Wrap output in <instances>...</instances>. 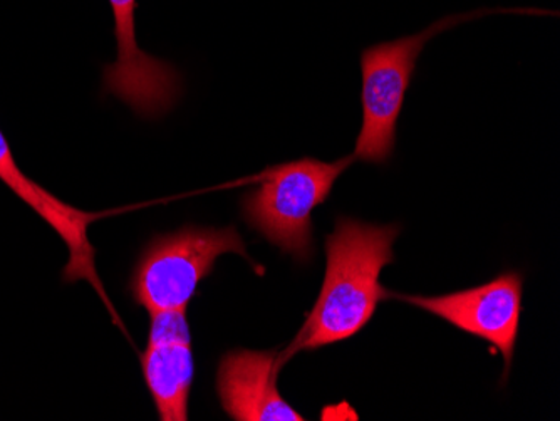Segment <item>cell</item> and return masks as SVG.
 I'll return each mask as SVG.
<instances>
[{"label":"cell","instance_id":"6da1fadb","mask_svg":"<svg viewBox=\"0 0 560 421\" xmlns=\"http://www.w3.org/2000/svg\"><path fill=\"white\" fill-rule=\"evenodd\" d=\"M399 232L396 224L339 217L335 232L326 237L327 266L319 297L291 344L279 351L280 370L301 351L338 344L366 328L377 304L392 294L381 285L380 276L395 262L393 245Z\"/></svg>","mask_w":560,"mask_h":421},{"label":"cell","instance_id":"7a4b0ae2","mask_svg":"<svg viewBox=\"0 0 560 421\" xmlns=\"http://www.w3.org/2000/svg\"><path fill=\"white\" fill-rule=\"evenodd\" d=\"M352 163V155L336 162L305 156L266 169L256 187L242 198L245 222L280 253L295 262L310 264L314 256V209L326 202Z\"/></svg>","mask_w":560,"mask_h":421},{"label":"cell","instance_id":"3957f363","mask_svg":"<svg viewBox=\"0 0 560 421\" xmlns=\"http://www.w3.org/2000/svg\"><path fill=\"white\" fill-rule=\"evenodd\" d=\"M237 254L250 260L235 227L187 225L148 242L131 272L128 291L148 314L187 311L198 285L213 272L217 260Z\"/></svg>","mask_w":560,"mask_h":421},{"label":"cell","instance_id":"277c9868","mask_svg":"<svg viewBox=\"0 0 560 421\" xmlns=\"http://www.w3.org/2000/svg\"><path fill=\"white\" fill-rule=\"evenodd\" d=\"M487 12L492 11L448 15L413 36L374 44L364 49L361 55L363 125L355 140L354 160L373 165H385L392 160L406 91L413 80L424 46L439 34Z\"/></svg>","mask_w":560,"mask_h":421},{"label":"cell","instance_id":"5b68a950","mask_svg":"<svg viewBox=\"0 0 560 421\" xmlns=\"http://www.w3.org/2000/svg\"><path fill=\"white\" fill-rule=\"evenodd\" d=\"M524 276L509 270L493 281L443 295L389 294V300L420 307L456 329L495 346L505 361L503 382L514 363L521 328Z\"/></svg>","mask_w":560,"mask_h":421},{"label":"cell","instance_id":"8992f818","mask_svg":"<svg viewBox=\"0 0 560 421\" xmlns=\"http://www.w3.org/2000/svg\"><path fill=\"white\" fill-rule=\"evenodd\" d=\"M0 182L15 197L21 198L25 206L31 207L65 242L69 259L62 269V282L65 284H74L80 281L90 282L91 288L100 294L103 304L108 307L113 323L126 335L121 317L116 313L115 306L109 301L108 292L97 274L96 249L88 237L90 225L101 219L103 213L75 209L61 198L56 197L55 194H50L33 178L27 177L19 168L18 162L12 155L11 144L2 130H0Z\"/></svg>","mask_w":560,"mask_h":421},{"label":"cell","instance_id":"52a82bcc","mask_svg":"<svg viewBox=\"0 0 560 421\" xmlns=\"http://www.w3.org/2000/svg\"><path fill=\"white\" fill-rule=\"evenodd\" d=\"M115 15L118 58L106 66L103 87L141 118H160L178 103L182 77L162 59L141 51L137 43L135 12L138 0H109Z\"/></svg>","mask_w":560,"mask_h":421},{"label":"cell","instance_id":"ba28073f","mask_svg":"<svg viewBox=\"0 0 560 421\" xmlns=\"http://www.w3.org/2000/svg\"><path fill=\"white\" fill-rule=\"evenodd\" d=\"M150 317L147 348L140 356L144 383L160 420L187 421L195 376L187 311H163Z\"/></svg>","mask_w":560,"mask_h":421},{"label":"cell","instance_id":"9c48e42d","mask_svg":"<svg viewBox=\"0 0 560 421\" xmlns=\"http://www.w3.org/2000/svg\"><path fill=\"white\" fill-rule=\"evenodd\" d=\"M279 351L235 350L220 360L217 391L232 420H305L277 389Z\"/></svg>","mask_w":560,"mask_h":421}]
</instances>
